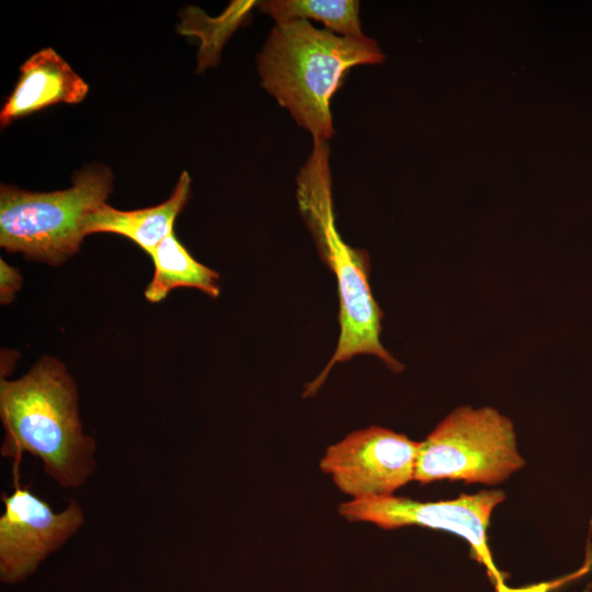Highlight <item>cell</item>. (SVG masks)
Segmentation results:
<instances>
[{
    "instance_id": "1",
    "label": "cell",
    "mask_w": 592,
    "mask_h": 592,
    "mask_svg": "<svg viewBox=\"0 0 592 592\" xmlns=\"http://www.w3.org/2000/svg\"><path fill=\"white\" fill-rule=\"evenodd\" d=\"M0 419L2 457L18 465L25 453L37 457L64 489L83 486L95 473L96 443L83 431L77 385L57 358H41L18 379L1 377Z\"/></svg>"
},
{
    "instance_id": "2",
    "label": "cell",
    "mask_w": 592,
    "mask_h": 592,
    "mask_svg": "<svg viewBox=\"0 0 592 592\" xmlns=\"http://www.w3.org/2000/svg\"><path fill=\"white\" fill-rule=\"evenodd\" d=\"M312 143L296 178V200L321 260L337 278L340 334L333 355L307 385L305 397L318 391L337 363L360 354L374 355L395 372L402 369L380 342L383 312L371 291L368 254L348 244L337 229L329 145L319 139Z\"/></svg>"
},
{
    "instance_id": "3",
    "label": "cell",
    "mask_w": 592,
    "mask_h": 592,
    "mask_svg": "<svg viewBox=\"0 0 592 592\" xmlns=\"http://www.w3.org/2000/svg\"><path fill=\"white\" fill-rule=\"evenodd\" d=\"M385 59L366 35L346 37L310 21L275 24L257 58L263 89L286 109L312 139L334 134L330 103L348 71Z\"/></svg>"
},
{
    "instance_id": "4",
    "label": "cell",
    "mask_w": 592,
    "mask_h": 592,
    "mask_svg": "<svg viewBox=\"0 0 592 592\" xmlns=\"http://www.w3.org/2000/svg\"><path fill=\"white\" fill-rule=\"evenodd\" d=\"M113 173L88 164L69 189L31 192L12 185L0 190V246L26 259L59 265L80 249L88 217L106 204Z\"/></svg>"
},
{
    "instance_id": "5",
    "label": "cell",
    "mask_w": 592,
    "mask_h": 592,
    "mask_svg": "<svg viewBox=\"0 0 592 592\" xmlns=\"http://www.w3.org/2000/svg\"><path fill=\"white\" fill-rule=\"evenodd\" d=\"M524 465L508 417L490 407H460L420 442L414 480L497 485Z\"/></svg>"
},
{
    "instance_id": "6",
    "label": "cell",
    "mask_w": 592,
    "mask_h": 592,
    "mask_svg": "<svg viewBox=\"0 0 592 592\" xmlns=\"http://www.w3.org/2000/svg\"><path fill=\"white\" fill-rule=\"evenodd\" d=\"M505 499L500 490L460 494L454 500L419 502L402 497L352 499L339 505V513L351 522H367L385 530L418 525L443 530L465 538L475 556L493 576L500 589L502 579L487 545V530L494 508Z\"/></svg>"
},
{
    "instance_id": "7",
    "label": "cell",
    "mask_w": 592,
    "mask_h": 592,
    "mask_svg": "<svg viewBox=\"0 0 592 592\" xmlns=\"http://www.w3.org/2000/svg\"><path fill=\"white\" fill-rule=\"evenodd\" d=\"M18 473L15 465L14 489L1 494L4 512L0 516V580L5 584L31 577L86 520L82 506L75 500L55 512L44 499L19 483Z\"/></svg>"
},
{
    "instance_id": "8",
    "label": "cell",
    "mask_w": 592,
    "mask_h": 592,
    "mask_svg": "<svg viewBox=\"0 0 592 592\" xmlns=\"http://www.w3.org/2000/svg\"><path fill=\"white\" fill-rule=\"evenodd\" d=\"M419 442L382 426H369L329 446L320 469L353 499L394 496L414 480Z\"/></svg>"
},
{
    "instance_id": "9",
    "label": "cell",
    "mask_w": 592,
    "mask_h": 592,
    "mask_svg": "<svg viewBox=\"0 0 592 592\" xmlns=\"http://www.w3.org/2000/svg\"><path fill=\"white\" fill-rule=\"evenodd\" d=\"M88 83L52 47L33 54L20 67L19 79L0 111L2 127L58 103L84 100Z\"/></svg>"
},
{
    "instance_id": "10",
    "label": "cell",
    "mask_w": 592,
    "mask_h": 592,
    "mask_svg": "<svg viewBox=\"0 0 592 592\" xmlns=\"http://www.w3.org/2000/svg\"><path fill=\"white\" fill-rule=\"evenodd\" d=\"M191 177L183 171L170 197L156 206L121 210L104 204L86 223V235L110 232L128 238L148 254L170 234L186 205Z\"/></svg>"
},
{
    "instance_id": "11",
    "label": "cell",
    "mask_w": 592,
    "mask_h": 592,
    "mask_svg": "<svg viewBox=\"0 0 592 592\" xmlns=\"http://www.w3.org/2000/svg\"><path fill=\"white\" fill-rule=\"evenodd\" d=\"M153 275L145 289L148 301L157 304L180 287L198 289L209 297L220 294L217 272L195 260L174 231L164 238L149 254Z\"/></svg>"
},
{
    "instance_id": "12",
    "label": "cell",
    "mask_w": 592,
    "mask_h": 592,
    "mask_svg": "<svg viewBox=\"0 0 592 592\" xmlns=\"http://www.w3.org/2000/svg\"><path fill=\"white\" fill-rule=\"evenodd\" d=\"M258 1H231L217 18L208 16L197 7L189 5L181 13L179 34L200 38L197 72L217 66L221 49L228 38L243 23Z\"/></svg>"
},
{
    "instance_id": "13",
    "label": "cell",
    "mask_w": 592,
    "mask_h": 592,
    "mask_svg": "<svg viewBox=\"0 0 592 592\" xmlns=\"http://www.w3.org/2000/svg\"><path fill=\"white\" fill-rule=\"evenodd\" d=\"M260 10L275 24L296 20L318 21L325 29L346 37H361L360 3L354 0H267Z\"/></svg>"
},
{
    "instance_id": "14",
    "label": "cell",
    "mask_w": 592,
    "mask_h": 592,
    "mask_svg": "<svg viewBox=\"0 0 592 592\" xmlns=\"http://www.w3.org/2000/svg\"><path fill=\"white\" fill-rule=\"evenodd\" d=\"M22 275L16 267L0 260V303L8 305L22 287Z\"/></svg>"
}]
</instances>
